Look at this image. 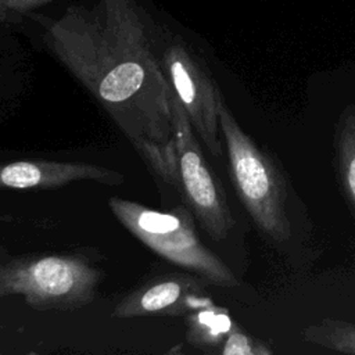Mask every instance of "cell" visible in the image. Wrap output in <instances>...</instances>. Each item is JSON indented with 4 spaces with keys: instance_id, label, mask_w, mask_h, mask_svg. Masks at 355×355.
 I'll use <instances>...</instances> for the list:
<instances>
[{
    "instance_id": "6da1fadb",
    "label": "cell",
    "mask_w": 355,
    "mask_h": 355,
    "mask_svg": "<svg viewBox=\"0 0 355 355\" xmlns=\"http://www.w3.org/2000/svg\"><path fill=\"white\" fill-rule=\"evenodd\" d=\"M44 42L103 105L154 178L176 189L173 92L135 0L69 6L46 24Z\"/></svg>"
},
{
    "instance_id": "7a4b0ae2",
    "label": "cell",
    "mask_w": 355,
    "mask_h": 355,
    "mask_svg": "<svg viewBox=\"0 0 355 355\" xmlns=\"http://www.w3.org/2000/svg\"><path fill=\"white\" fill-rule=\"evenodd\" d=\"M219 126L232 182L252 222L270 240H288L291 223L287 215V191L279 168L241 129L225 101L219 111Z\"/></svg>"
},
{
    "instance_id": "3957f363",
    "label": "cell",
    "mask_w": 355,
    "mask_h": 355,
    "mask_svg": "<svg viewBox=\"0 0 355 355\" xmlns=\"http://www.w3.org/2000/svg\"><path fill=\"white\" fill-rule=\"evenodd\" d=\"M108 207L126 230L166 261L223 288L240 284L230 268L201 243L183 207L158 211L121 197H110Z\"/></svg>"
},
{
    "instance_id": "277c9868",
    "label": "cell",
    "mask_w": 355,
    "mask_h": 355,
    "mask_svg": "<svg viewBox=\"0 0 355 355\" xmlns=\"http://www.w3.org/2000/svg\"><path fill=\"white\" fill-rule=\"evenodd\" d=\"M100 272L76 255L19 258L0 265V298L24 295L39 311H76L96 297Z\"/></svg>"
},
{
    "instance_id": "5b68a950",
    "label": "cell",
    "mask_w": 355,
    "mask_h": 355,
    "mask_svg": "<svg viewBox=\"0 0 355 355\" xmlns=\"http://www.w3.org/2000/svg\"><path fill=\"white\" fill-rule=\"evenodd\" d=\"M172 126L176 155V189L207 234L225 240L234 226L226 194L211 172L189 116L172 96Z\"/></svg>"
},
{
    "instance_id": "8992f818",
    "label": "cell",
    "mask_w": 355,
    "mask_h": 355,
    "mask_svg": "<svg viewBox=\"0 0 355 355\" xmlns=\"http://www.w3.org/2000/svg\"><path fill=\"white\" fill-rule=\"evenodd\" d=\"M161 64L194 132L211 155L220 157L219 111L223 97L212 76L180 40H173L166 46Z\"/></svg>"
},
{
    "instance_id": "52a82bcc",
    "label": "cell",
    "mask_w": 355,
    "mask_h": 355,
    "mask_svg": "<svg viewBox=\"0 0 355 355\" xmlns=\"http://www.w3.org/2000/svg\"><path fill=\"white\" fill-rule=\"evenodd\" d=\"M204 279L186 273L155 277L126 295L112 311L114 318L150 315L180 316L212 304L204 294Z\"/></svg>"
},
{
    "instance_id": "ba28073f",
    "label": "cell",
    "mask_w": 355,
    "mask_h": 355,
    "mask_svg": "<svg viewBox=\"0 0 355 355\" xmlns=\"http://www.w3.org/2000/svg\"><path fill=\"white\" fill-rule=\"evenodd\" d=\"M76 180L121 184L122 173L94 164L24 159L0 164V189H58Z\"/></svg>"
},
{
    "instance_id": "9c48e42d",
    "label": "cell",
    "mask_w": 355,
    "mask_h": 355,
    "mask_svg": "<svg viewBox=\"0 0 355 355\" xmlns=\"http://www.w3.org/2000/svg\"><path fill=\"white\" fill-rule=\"evenodd\" d=\"M336 165L343 194L355 212V104L345 107L337 121Z\"/></svg>"
},
{
    "instance_id": "30bf717a",
    "label": "cell",
    "mask_w": 355,
    "mask_h": 355,
    "mask_svg": "<svg viewBox=\"0 0 355 355\" xmlns=\"http://www.w3.org/2000/svg\"><path fill=\"white\" fill-rule=\"evenodd\" d=\"M236 323L212 304L189 313V341L198 348H219Z\"/></svg>"
},
{
    "instance_id": "8fae6325",
    "label": "cell",
    "mask_w": 355,
    "mask_h": 355,
    "mask_svg": "<svg viewBox=\"0 0 355 355\" xmlns=\"http://www.w3.org/2000/svg\"><path fill=\"white\" fill-rule=\"evenodd\" d=\"M301 336L306 343L319 345L322 348L334 352L355 354L354 322L323 318L302 329Z\"/></svg>"
},
{
    "instance_id": "7c38bea8",
    "label": "cell",
    "mask_w": 355,
    "mask_h": 355,
    "mask_svg": "<svg viewBox=\"0 0 355 355\" xmlns=\"http://www.w3.org/2000/svg\"><path fill=\"white\" fill-rule=\"evenodd\" d=\"M219 352L223 355H270L273 349L268 343L251 337L236 324L227 334Z\"/></svg>"
},
{
    "instance_id": "4fadbf2b",
    "label": "cell",
    "mask_w": 355,
    "mask_h": 355,
    "mask_svg": "<svg viewBox=\"0 0 355 355\" xmlns=\"http://www.w3.org/2000/svg\"><path fill=\"white\" fill-rule=\"evenodd\" d=\"M6 8H8L12 12H28L31 10H35L37 7H42L47 3H51L54 0H0Z\"/></svg>"
},
{
    "instance_id": "5bb4252c",
    "label": "cell",
    "mask_w": 355,
    "mask_h": 355,
    "mask_svg": "<svg viewBox=\"0 0 355 355\" xmlns=\"http://www.w3.org/2000/svg\"><path fill=\"white\" fill-rule=\"evenodd\" d=\"M8 14H10V10H7V8H4V7H0V21L7 19Z\"/></svg>"
},
{
    "instance_id": "9a60e30c",
    "label": "cell",
    "mask_w": 355,
    "mask_h": 355,
    "mask_svg": "<svg viewBox=\"0 0 355 355\" xmlns=\"http://www.w3.org/2000/svg\"><path fill=\"white\" fill-rule=\"evenodd\" d=\"M0 7H4V6H3V3H1V1H0ZM4 8H6V7H4ZM7 10H8V8H7Z\"/></svg>"
}]
</instances>
